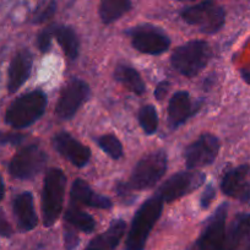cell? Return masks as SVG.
<instances>
[{
	"label": "cell",
	"mask_w": 250,
	"mask_h": 250,
	"mask_svg": "<svg viewBox=\"0 0 250 250\" xmlns=\"http://www.w3.org/2000/svg\"><path fill=\"white\" fill-rule=\"evenodd\" d=\"M48 98L42 90H33L14 100L5 112V122L14 129H25L42 118Z\"/></svg>",
	"instance_id": "1"
},
{
	"label": "cell",
	"mask_w": 250,
	"mask_h": 250,
	"mask_svg": "<svg viewBox=\"0 0 250 250\" xmlns=\"http://www.w3.org/2000/svg\"><path fill=\"white\" fill-rule=\"evenodd\" d=\"M163 201L158 195L147 199L136 211L125 242L126 250H144L151 230L160 220Z\"/></svg>",
	"instance_id": "2"
},
{
	"label": "cell",
	"mask_w": 250,
	"mask_h": 250,
	"mask_svg": "<svg viewBox=\"0 0 250 250\" xmlns=\"http://www.w3.org/2000/svg\"><path fill=\"white\" fill-rule=\"evenodd\" d=\"M66 177L59 168H50L47 170L43 180L42 189V217L45 227H52L64 206L65 198Z\"/></svg>",
	"instance_id": "3"
},
{
	"label": "cell",
	"mask_w": 250,
	"mask_h": 250,
	"mask_svg": "<svg viewBox=\"0 0 250 250\" xmlns=\"http://www.w3.org/2000/svg\"><path fill=\"white\" fill-rule=\"evenodd\" d=\"M210 58L211 48L208 43L195 40L179 45L170 57V64L180 75L194 78L206 68Z\"/></svg>",
	"instance_id": "4"
},
{
	"label": "cell",
	"mask_w": 250,
	"mask_h": 250,
	"mask_svg": "<svg viewBox=\"0 0 250 250\" xmlns=\"http://www.w3.org/2000/svg\"><path fill=\"white\" fill-rule=\"evenodd\" d=\"M168 168L167 153L163 150L153 151L144 156L135 165L126 184L131 190H147L155 187L166 174Z\"/></svg>",
	"instance_id": "5"
},
{
	"label": "cell",
	"mask_w": 250,
	"mask_h": 250,
	"mask_svg": "<svg viewBox=\"0 0 250 250\" xmlns=\"http://www.w3.org/2000/svg\"><path fill=\"white\" fill-rule=\"evenodd\" d=\"M188 25L198 27L206 35H215L222 30L226 21L223 6L217 0H205L203 3L189 6L180 13Z\"/></svg>",
	"instance_id": "6"
},
{
	"label": "cell",
	"mask_w": 250,
	"mask_h": 250,
	"mask_svg": "<svg viewBox=\"0 0 250 250\" xmlns=\"http://www.w3.org/2000/svg\"><path fill=\"white\" fill-rule=\"evenodd\" d=\"M205 179V174L195 169L178 172L161 185L156 195L160 196L163 203H172L198 190Z\"/></svg>",
	"instance_id": "7"
},
{
	"label": "cell",
	"mask_w": 250,
	"mask_h": 250,
	"mask_svg": "<svg viewBox=\"0 0 250 250\" xmlns=\"http://www.w3.org/2000/svg\"><path fill=\"white\" fill-rule=\"evenodd\" d=\"M47 155L36 144L21 148L10 161L9 173L11 177L20 180L32 179L45 167Z\"/></svg>",
	"instance_id": "8"
},
{
	"label": "cell",
	"mask_w": 250,
	"mask_h": 250,
	"mask_svg": "<svg viewBox=\"0 0 250 250\" xmlns=\"http://www.w3.org/2000/svg\"><path fill=\"white\" fill-rule=\"evenodd\" d=\"M131 44L140 53L148 55H160L170 47L167 33L152 25H140L128 32Z\"/></svg>",
	"instance_id": "9"
},
{
	"label": "cell",
	"mask_w": 250,
	"mask_h": 250,
	"mask_svg": "<svg viewBox=\"0 0 250 250\" xmlns=\"http://www.w3.org/2000/svg\"><path fill=\"white\" fill-rule=\"evenodd\" d=\"M221 144L212 134H201L184 151L185 165L188 169H198L212 165L220 152Z\"/></svg>",
	"instance_id": "10"
},
{
	"label": "cell",
	"mask_w": 250,
	"mask_h": 250,
	"mask_svg": "<svg viewBox=\"0 0 250 250\" xmlns=\"http://www.w3.org/2000/svg\"><path fill=\"white\" fill-rule=\"evenodd\" d=\"M88 96H90L88 83L81 79H71L60 93L55 107L57 117L62 120L71 119L78 113L81 105L87 101Z\"/></svg>",
	"instance_id": "11"
},
{
	"label": "cell",
	"mask_w": 250,
	"mask_h": 250,
	"mask_svg": "<svg viewBox=\"0 0 250 250\" xmlns=\"http://www.w3.org/2000/svg\"><path fill=\"white\" fill-rule=\"evenodd\" d=\"M228 205L223 203L217 208L210 220L206 223L200 238L196 242V250H225L226 220Z\"/></svg>",
	"instance_id": "12"
},
{
	"label": "cell",
	"mask_w": 250,
	"mask_h": 250,
	"mask_svg": "<svg viewBox=\"0 0 250 250\" xmlns=\"http://www.w3.org/2000/svg\"><path fill=\"white\" fill-rule=\"evenodd\" d=\"M221 190L229 198L250 200V166L242 165L227 170L221 179Z\"/></svg>",
	"instance_id": "13"
},
{
	"label": "cell",
	"mask_w": 250,
	"mask_h": 250,
	"mask_svg": "<svg viewBox=\"0 0 250 250\" xmlns=\"http://www.w3.org/2000/svg\"><path fill=\"white\" fill-rule=\"evenodd\" d=\"M53 146L55 150L68 160L73 166L83 168L87 166L91 158V150L76 140L71 134L66 131H60L53 138Z\"/></svg>",
	"instance_id": "14"
},
{
	"label": "cell",
	"mask_w": 250,
	"mask_h": 250,
	"mask_svg": "<svg viewBox=\"0 0 250 250\" xmlns=\"http://www.w3.org/2000/svg\"><path fill=\"white\" fill-rule=\"evenodd\" d=\"M33 55L28 49H21L14 55L8 73L9 93L18 92L21 86L28 80L32 71Z\"/></svg>",
	"instance_id": "15"
},
{
	"label": "cell",
	"mask_w": 250,
	"mask_h": 250,
	"mask_svg": "<svg viewBox=\"0 0 250 250\" xmlns=\"http://www.w3.org/2000/svg\"><path fill=\"white\" fill-rule=\"evenodd\" d=\"M195 114V107L187 91H178L168 103V122L170 128L177 129Z\"/></svg>",
	"instance_id": "16"
},
{
	"label": "cell",
	"mask_w": 250,
	"mask_h": 250,
	"mask_svg": "<svg viewBox=\"0 0 250 250\" xmlns=\"http://www.w3.org/2000/svg\"><path fill=\"white\" fill-rule=\"evenodd\" d=\"M13 211L18 221L19 228L22 232H30L35 229L38 223V217L33 195L30 191H23L15 196L13 201Z\"/></svg>",
	"instance_id": "17"
},
{
	"label": "cell",
	"mask_w": 250,
	"mask_h": 250,
	"mask_svg": "<svg viewBox=\"0 0 250 250\" xmlns=\"http://www.w3.org/2000/svg\"><path fill=\"white\" fill-rule=\"evenodd\" d=\"M70 196L71 201L76 205H86L93 208H101V210H108L113 206L112 200L109 198L96 193L88 185V183L83 179L74 180Z\"/></svg>",
	"instance_id": "18"
},
{
	"label": "cell",
	"mask_w": 250,
	"mask_h": 250,
	"mask_svg": "<svg viewBox=\"0 0 250 250\" xmlns=\"http://www.w3.org/2000/svg\"><path fill=\"white\" fill-rule=\"evenodd\" d=\"M126 223L123 220H114L103 233L93 238L85 250H115L125 233Z\"/></svg>",
	"instance_id": "19"
},
{
	"label": "cell",
	"mask_w": 250,
	"mask_h": 250,
	"mask_svg": "<svg viewBox=\"0 0 250 250\" xmlns=\"http://www.w3.org/2000/svg\"><path fill=\"white\" fill-rule=\"evenodd\" d=\"M250 234V213H238L226 232L225 250H237Z\"/></svg>",
	"instance_id": "20"
},
{
	"label": "cell",
	"mask_w": 250,
	"mask_h": 250,
	"mask_svg": "<svg viewBox=\"0 0 250 250\" xmlns=\"http://www.w3.org/2000/svg\"><path fill=\"white\" fill-rule=\"evenodd\" d=\"M114 79L135 95L143 96L146 92L145 81L133 66L118 65L114 71Z\"/></svg>",
	"instance_id": "21"
},
{
	"label": "cell",
	"mask_w": 250,
	"mask_h": 250,
	"mask_svg": "<svg viewBox=\"0 0 250 250\" xmlns=\"http://www.w3.org/2000/svg\"><path fill=\"white\" fill-rule=\"evenodd\" d=\"M53 33L64 54L70 60H75L80 50V42L75 31L69 26H53Z\"/></svg>",
	"instance_id": "22"
},
{
	"label": "cell",
	"mask_w": 250,
	"mask_h": 250,
	"mask_svg": "<svg viewBox=\"0 0 250 250\" xmlns=\"http://www.w3.org/2000/svg\"><path fill=\"white\" fill-rule=\"evenodd\" d=\"M131 9V0H101L100 16L105 25L115 22Z\"/></svg>",
	"instance_id": "23"
},
{
	"label": "cell",
	"mask_w": 250,
	"mask_h": 250,
	"mask_svg": "<svg viewBox=\"0 0 250 250\" xmlns=\"http://www.w3.org/2000/svg\"><path fill=\"white\" fill-rule=\"evenodd\" d=\"M65 221L68 225L83 233H92L96 228L95 218L85 211L80 210L74 203L66 210Z\"/></svg>",
	"instance_id": "24"
},
{
	"label": "cell",
	"mask_w": 250,
	"mask_h": 250,
	"mask_svg": "<svg viewBox=\"0 0 250 250\" xmlns=\"http://www.w3.org/2000/svg\"><path fill=\"white\" fill-rule=\"evenodd\" d=\"M139 123L147 135H152L158 129V113L152 104L143 105L139 110Z\"/></svg>",
	"instance_id": "25"
},
{
	"label": "cell",
	"mask_w": 250,
	"mask_h": 250,
	"mask_svg": "<svg viewBox=\"0 0 250 250\" xmlns=\"http://www.w3.org/2000/svg\"><path fill=\"white\" fill-rule=\"evenodd\" d=\"M96 141L101 150L107 153L113 160H120L124 156V148H123L122 143L113 134H105V135L100 136Z\"/></svg>",
	"instance_id": "26"
},
{
	"label": "cell",
	"mask_w": 250,
	"mask_h": 250,
	"mask_svg": "<svg viewBox=\"0 0 250 250\" xmlns=\"http://www.w3.org/2000/svg\"><path fill=\"white\" fill-rule=\"evenodd\" d=\"M55 11H57V1L55 0H44L32 13L31 22L36 23V25L47 22L54 16Z\"/></svg>",
	"instance_id": "27"
},
{
	"label": "cell",
	"mask_w": 250,
	"mask_h": 250,
	"mask_svg": "<svg viewBox=\"0 0 250 250\" xmlns=\"http://www.w3.org/2000/svg\"><path fill=\"white\" fill-rule=\"evenodd\" d=\"M54 38V33H53V26L43 30L42 32L38 35L37 37V45L42 53L49 52L50 47H52V40Z\"/></svg>",
	"instance_id": "28"
},
{
	"label": "cell",
	"mask_w": 250,
	"mask_h": 250,
	"mask_svg": "<svg viewBox=\"0 0 250 250\" xmlns=\"http://www.w3.org/2000/svg\"><path fill=\"white\" fill-rule=\"evenodd\" d=\"M25 139L22 134L0 133V145H19Z\"/></svg>",
	"instance_id": "29"
},
{
	"label": "cell",
	"mask_w": 250,
	"mask_h": 250,
	"mask_svg": "<svg viewBox=\"0 0 250 250\" xmlns=\"http://www.w3.org/2000/svg\"><path fill=\"white\" fill-rule=\"evenodd\" d=\"M216 196V190L213 185L208 184V187L205 188V190H204V194L201 195L200 198V206L201 208H208V206L211 205V203L213 201Z\"/></svg>",
	"instance_id": "30"
},
{
	"label": "cell",
	"mask_w": 250,
	"mask_h": 250,
	"mask_svg": "<svg viewBox=\"0 0 250 250\" xmlns=\"http://www.w3.org/2000/svg\"><path fill=\"white\" fill-rule=\"evenodd\" d=\"M117 191L119 198L122 199L123 203L125 204H130L131 201L134 200V195L131 194V189L129 188V185L126 183H119L117 185Z\"/></svg>",
	"instance_id": "31"
},
{
	"label": "cell",
	"mask_w": 250,
	"mask_h": 250,
	"mask_svg": "<svg viewBox=\"0 0 250 250\" xmlns=\"http://www.w3.org/2000/svg\"><path fill=\"white\" fill-rule=\"evenodd\" d=\"M64 240H65V249L74 250L79 245L78 233H76L75 230L68 228V229L65 230V234H64Z\"/></svg>",
	"instance_id": "32"
},
{
	"label": "cell",
	"mask_w": 250,
	"mask_h": 250,
	"mask_svg": "<svg viewBox=\"0 0 250 250\" xmlns=\"http://www.w3.org/2000/svg\"><path fill=\"white\" fill-rule=\"evenodd\" d=\"M13 234V228L5 218V216L0 212V237H10Z\"/></svg>",
	"instance_id": "33"
},
{
	"label": "cell",
	"mask_w": 250,
	"mask_h": 250,
	"mask_svg": "<svg viewBox=\"0 0 250 250\" xmlns=\"http://www.w3.org/2000/svg\"><path fill=\"white\" fill-rule=\"evenodd\" d=\"M168 90H169V83H168V81H162V83H158L157 87H156L155 97L157 98L158 101L163 100V98L166 97V95H167Z\"/></svg>",
	"instance_id": "34"
},
{
	"label": "cell",
	"mask_w": 250,
	"mask_h": 250,
	"mask_svg": "<svg viewBox=\"0 0 250 250\" xmlns=\"http://www.w3.org/2000/svg\"><path fill=\"white\" fill-rule=\"evenodd\" d=\"M240 75H242L243 80H244L248 85H250V68L242 69V70H240Z\"/></svg>",
	"instance_id": "35"
},
{
	"label": "cell",
	"mask_w": 250,
	"mask_h": 250,
	"mask_svg": "<svg viewBox=\"0 0 250 250\" xmlns=\"http://www.w3.org/2000/svg\"><path fill=\"white\" fill-rule=\"evenodd\" d=\"M4 195H5V185H4L3 178L0 175V201L3 200Z\"/></svg>",
	"instance_id": "36"
},
{
	"label": "cell",
	"mask_w": 250,
	"mask_h": 250,
	"mask_svg": "<svg viewBox=\"0 0 250 250\" xmlns=\"http://www.w3.org/2000/svg\"><path fill=\"white\" fill-rule=\"evenodd\" d=\"M242 244H243L242 250H250V234L248 235L247 239H245Z\"/></svg>",
	"instance_id": "37"
},
{
	"label": "cell",
	"mask_w": 250,
	"mask_h": 250,
	"mask_svg": "<svg viewBox=\"0 0 250 250\" xmlns=\"http://www.w3.org/2000/svg\"><path fill=\"white\" fill-rule=\"evenodd\" d=\"M179 1H194V0H179Z\"/></svg>",
	"instance_id": "38"
}]
</instances>
